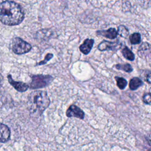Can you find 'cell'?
<instances>
[{
  "label": "cell",
  "instance_id": "obj_18",
  "mask_svg": "<svg viewBox=\"0 0 151 151\" xmlns=\"http://www.w3.org/2000/svg\"><path fill=\"white\" fill-rule=\"evenodd\" d=\"M141 76L145 81L147 82V83L150 84V71L149 70H142Z\"/></svg>",
  "mask_w": 151,
  "mask_h": 151
},
{
  "label": "cell",
  "instance_id": "obj_4",
  "mask_svg": "<svg viewBox=\"0 0 151 151\" xmlns=\"http://www.w3.org/2000/svg\"><path fill=\"white\" fill-rule=\"evenodd\" d=\"M31 48V45L21 38L15 37L12 40V50L17 54L20 55L28 52Z\"/></svg>",
  "mask_w": 151,
  "mask_h": 151
},
{
  "label": "cell",
  "instance_id": "obj_12",
  "mask_svg": "<svg viewBox=\"0 0 151 151\" xmlns=\"http://www.w3.org/2000/svg\"><path fill=\"white\" fill-rule=\"evenodd\" d=\"M143 84V81L139 77H135L132 78L129 82V88L131 90L134 91L138 89Z\"/></svg>",
  "mask_w": 151,
  "mask_h": 151
},
{
  "label": "cell",
  "instance_id": "obj_8",
  "mask_svg": "<svg viewBox=\"0 0 151 151\" xmlns=\"http://www.w3.org/2000/svg\"><path fill=\"white\" fill-rule=\"evenodd\" d=\"M94 43V40L93 39L87 38L86 39L83 43L80 45L79 50L84 54L87 55L91 51L93 45Z\"/></svg>",
  "mask_w": 151,
  "mask_h": 151
},
{
  "label": "cell",
  "instance_id": "obj_14",
  "mask_svg": "<svg viewBox=\"0 0 151 151\" xmlns=\"http://www.w3.org/2000/svg\"><path fill=\"white\" fill-rule=\"evenodd\" d=\"M115 68L119 70H123L126 73H131L133 70L132 67L129 63L116 64Z\"/></svg>",
  "mask_w": 151,
  "mask_h": 151
},
{
  "label": "cell",
  "instance_id": "obj_1",
  "mask_svg": "<svg viewBox=\"0 0 151 151\" xmlns=\"http://www.w3.org/2000/svg\"><path fill=\"white\" fill-rule=\"evenodd\" d=\"M24 18V11L18 3L6 0L0 4V21L4 24L17 25L21 23Z\"/></svg>",
  "mask_w": 151,
  "mask_h": 151
},
{
  "label": "cell",
  "instance_id": "obj_2",
  "mask_svg": "<svg viewBox=\"0 0 151 151\" xmlns=\"http://www.w3.org/2000/svg\"><path fill=\"white\" fill-rule=\"evenodd\" d=\"M29 99L31 101V108L34 113L41 116L47 109L51 103L47 91L36 90L30 94Z\"/></svg>",
  "mask_w": 151,
  "mask_h": 151
},
{
  "label": "cell",
  "instance_id": "obj_10",
  "mask_svg": "<svg viewBox=\"0 0 151 151\" xmlns=\"http://www.w3.org/2000/svg\"><path fill=\"white\" fill-rule=\"evenodd\" d=\"M10 130L7 126L0 123V143L7 142L10 137Z\"/></svg>",
  "mask_w": 151,
  "mask_h": 151
},
{
  "label": "cell",
  "instance_id": "obj_19",
  "mask_svg": "<svg viewBox=\"0 0 151 151\" xmlns=\"http://www.w3.org/2000/svg\"><path fill=\"white\" fill-rule=\"evenodd\" d=\"M53 57V54L52 53H48L46 54V55L45 56V58L43 60L41 61L40 62H39L37 65H44L48 61H49Z\"/></svg>",
  "mask_w": 151,
  "mask_h": 151
},
{
  "label": "cell",
  "instance_id": "obj_20",
  "mask_svg": "<svg viewBox=\"0 0 151 151\" xmlns=\"http://www.w3.org/2000/svg\"><path fill=\"white\" fill-rule=\"evenodd\" d=\"M142 100L143 102L147 105H150V100H151V98H150V93H145L143 97H142Z\"/></svg>",
  "mask_w": 151,
  "mask_h": 151
},
{
  "label": "cell",
  "instance_id": "obj_7",
  "mask_svg": "<svg viewBox=\"0 0 151 151\" xmlns=\"http://www.w3.org/2000/svg\"><path fill=\"white\" fill-rule=\"evenodd\" d=\"M8 79L9 83L11 84V86L18 91L19 92H24L28 90L29 88V86L25 83L21 81H14L11 75L8 76Z\"/></svg>",
  "mask_w": 151,
  "mask_h": 151
},
{
  "label": "cell",
  "instance_id": "obj_9",
  "mask_svg": "<svg viewBox=\"0 0 151 151\" xmlns=\"http://www.w3.org/2000/svg\"><path fill=\"white\" fill-rule=\"evenodd\" d=\"M97 35L102 36L105 38L113 40L117 36V30L114 28H110L106 30H98L96 31Z\"/></svg>",
  "mask_w": 151,
  "mask_h": 151
},
{
  "label": "cell",
  "instance_id": "obj_21",
  "mask_svg": "<svg viewBox=\"0 0 151 151\" xmlns=\"http://www.w3.org/2000/svg\"><path fill=\"white\" fill-rule=\"evenodd\" d=\"M2 80H3V77H2V75L0 74V86H1V83H2Z\"/></svg>",
  "mask_w": 151,
  "mask_h": 151
},
{
  "label": "cell",
  "instance_id": "obj_15",
  "mask_svg": "<svg viewBox=\"0 0 151 151\" xmlns=\"http://www.w3.org/2000/svg\"><path fill=\"white\" fill-rule=\"evenodd\" d=\"M129 40L132 44H138L141 42V35L139 32H134L129 37Z\"/></svg>",
  "mask_w": 151,
  "mask_h": 151
},
{
  "label": "cell",
  "instance_id": "obj_3",
  "mask_svg": "<svg viewBox=\"0 0 151 151\" xmlns=\"http://www.w3.org/2000/svg\"><path fill=\"white\" fill-rule=\"evenodd\" d=\"M50 75L35 74L31 76V82L29 87L33 90L40 89L47 87L53 80Z\"/></svg>",
  "mask_w": 151,
  "mask_h": 151
},
{
  "label": "cell",
  "instance_id": "obj_5",
  "mask_svg": "<svg viewBox=\"0 0 151 151\" xmlns=\"http://www.w3.org/2000/svg\"><path fill=\"white\" fill-rule=\"evenodd\" d=\"M120 47L119 40L116 41H109L107 40L102 41L97 46V49L100 51H116Z\"/></svg>",
  "mask_w": 151,
  "mask_h": 151
},
{
  "label": "cell",
  "instance_id": "obj_17",
  "mask_svg": "<svg viewBox=\"0 0 151 151\" xmlns=\"http://www.w3.org/2000/svg\"><path fill=\"white\" fill-rule=\"evenodd\" d=\"M117 32V35H119L120 37L124 38H127L129 34V31L128 29L124 25H121L118 27Z\"/></svg>",
  "mask_w": 151,
  "mask_h": 151
},
{
  "label": "cell",
  "instance_id": "obj_16",
  "mask_svg": "<svg viewBox=\"0 0 151 151\" xmlns=\"http://www.w3.org/2000/svg\"><path fill=\"white\" fill-rule=\"evenodd\" d=\"M114 78L116 81V84H117V87L120 90H124L127 85V80L123 77H118V76H116Z\"/></svg>",
  "mask_w": 151,
  "mask_h": 151
},
{
  "label": "cell",
  "instance_id": "obj_6",
  "mask_svg": "<svg viewBox=\"0 0 151 151\" xmlns=\"http://www.w3.org/2000/svg\"><path fill=\"white\" fill-rule=\"evenodd\" d=\"M65 115L68 117H76L79 119H84L85 113L84 111L75 104L70 105L67 109Z\"/></svg>",
  "mask_w": 151,
  "mask_h": 151
},
{
  "label": "cell",
  "instance_id": "obj_11",
  "mask_svg": "<svg viewBox=\"0 0 151 151\" xmlns=\"http://www.w3.org/2000/svg\"><path fill=\"white\" fill-rule=\"evenodd\" d=\"M150 45L147 42H143L139 47L137 53L140 58H145L150 55Z\"/></svg>",
  "mask_w": 151,
  "mask_h": 151
},
{
  "label": "cell",
  "instance_id": "obj_13",
  "mask_svg": "<svg viewBox=\"0 0 151 151\" xmlns=\"http://www.w3.org/2000/svg\"><path fill=\"white\" fill-rule=\"evenodd\" d=\"M122 53L123 54V55L124 56V57L129 60V61H133L134 60L135 56L134 53L132 51V50L129 48L125 46L122 50Z\"/></svg>",
  "mask_w": 151,
  "mask_h": 151
}]
</instances>
